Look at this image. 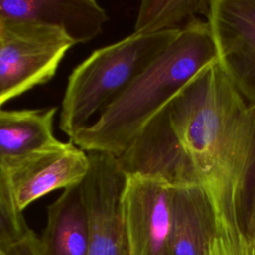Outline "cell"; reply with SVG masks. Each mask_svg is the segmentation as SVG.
I'll list each match as a JSON object with an SVG mask.
<instances>
[{
  "mask_svg": "<svg viewBox=\"0 0 255 255\" xmlns=\"http://www.w3.org/2000/svg\"><path fill=\"white\" fill-rule=\"evenodd\" d=\"M126 174L204 189L215 215L255 235V105L218 62L202 69L117 157Z\"/></svg>",
  "mask_w": 255,
  "mask_h": 255,
  "instance_id": "obj_1",
  "label": "cell"
},
{
  "mask_svg": "<svg viewBox=\"0 0 255 255\" xmlns=\"http://www.w3.org/2000/svg\"><path fill=\"white\" fill-rule=\"evenodd\" d=\"M217 62L209 24L189 23L128 88L70 141L120 156L147 122L202 69Z\"/></svg>",
  "mask_w": 255,
  "mask_h": 255,
  "instance_id": "obj_2",
  "label": "cell"
},
{
  "mask_svg": "<svg viewBox=\"0 0 255 255\" xmlns=\"http://www.w3.org/2000/svg\"><path fill=\"white\" fill-rule=\"evenodd\" d=\"M181 30L135 34L94 51L71 73L59 127L70 138L113 104Z\"/></svg>",
  "mask_w": 255,
  "mask_h": 255,
  "instance_id": "obj_3",
  "label": "cell"
},
{
  "mask_svg": "<svg viewBox=\"0 0 255 255\" xmlns=\"http://www.w3.org/2000/svg\"><path fill=\"white\" fill-rule=\"evenodd\" d=\"M74 45L55 27L0 21V107L48 83Z\"/></svg>",
  "mask_w": 255,
  "mask_h": 255,
  "instance_id": "obj_4",
  "label": "cell"
},
{
  "mask_svg": "<svg viewBox=\"0 0 255 255\" xmlns=\"http://www.w3.org/2000/svg\"><path fill=\"white\" fill-rule=\"evenodd\" d=\"M87 152L90 168L81 183L90 228L87 255H128L122 214L126 173L116 155Z\"/></svg>",
  "mask_w": 255,
  "mask_h": 255,
  "instance_id": "obj_5",
  "label": "cell"
},
{
  "mask_svg": "<svg viewBox=\"0 0 255 255\" xmlns=\"http://www.w3.org/2000/svg\"><path fill=\"white\" fill-rule=\"evenodd\" d=\"M172 186L146 174H126L122 214L128 255H168Z\"/></svg>",
  "mask_w": 255,
  "mask_h": 255,
  "instance_id": "obj_6",
  "label": "cell"
},
{
  "mask_svg": "<svg viewBox=\"0 0 255 255\" xmlns=\"http://www.w3.org/2000/svg\"><path fill=\"white\" fill-rule=\"evenodd\" d=\"M17 207L23 211L46 194L82 183L89 168L88 152L73 142L58 141L3 165Z\"/></svg>",
  "mask_w": 255,
  "mask_h": 255,
  "instance_id": "obj_7",
  "label": "cell"
},
{
  "mask_svg": "<svg viewBox=\"0 0 255 255\" xmlns=\"http://www.w3.org/2000/svg\"><path fill=\"white\" fill-rule=\"evenodd\" d=\"M207 22L217 62L249 105H255V0H210Z\"/></svg>",
  "mask_w": 255,
  "mask_h": 255,
  "instance_id": "obj_8",
  "label": "cell"
},
{
  "mask_svg": "<svg viewBox=\"0 0 255 255\" xmlns=\"http://www.w3.org/2000/svg\"><path fill=\"white\" fill-rule=\"evenodd\" d=\"M108 19L95 0H0V21L55 27L75 44L96 38Z\"/></svg>",
  "mask_w": 255,
  "mask_h": 255,
  "instance_id": "obj_9",
  "label": "cell"
},
{
  "mask_svg": "<svg viewBox=\"0 0 255 255\" xmlns=\"http://www.w3.org/2000/svg\"><path fill=\"white\" fill-rule=\"evenodd\" d=\"M215 230V211L204 189L172 186L168 255H208Z\"/></svg>",
  "mask_w": 255,
  "mask_h": 255,
  "instance_id": "obj_10",
  "label": "cell"
},
{
  "mask_svg": "<svg viewBox=\"0 0 255 255\" xmlns=\"http://www.w3.org/2000/svg\"><path fill=\"white\" fill-rule=\"evenodd\" d=\"M90 228L81 184L65 189L47 208L43 255H87Z\"/></svg>",
  "mask_w": 255,
  "mask_h": 255,
  "instance_id": "obj_11",
  "label": "cell"
},
{
  "mask_svg": "<svg viewBox=\"0 0 255 255\" xmlns=\"http://www.w3.org/2000/svg\"><path fill=\"white\" fill-rule=\"evenodd\" d=\"M57 108H0V165L57 143L53 123Z\"/></svg>",
  "mask_w": 255,
  "mask_h": 255,
  "instance_id": "obj_12",
  "label": "cell"
},
{
  "mask_svg": "<svg viewBox=\"0 0 255 255\" xmlns=\"http://www.w3.org/2000/svg\"><path fill=\"white\" fill-rule=\"evenodd\" d=\"M210 0H142L133 33L182 30L199 15L208 16Z\"/></svg>",
  "mask_w": 255,
  "mask_h": 255,
  "instance_id": "obj_13",
  "label": "cell"
},
{
  "mask_svg": "<svg viewBox=\"0 0 255 255\" xmlns=\"http://www.w3.org/2000/svg\"><path fill=\"white\" fill-rule=\"evenodd\" d=\"M208 255H252V240L238 219L216 217Z\"/></svg>",
  "mask_w": 255,
  "mask_h": 255,
  "instance_id": "obj_14",
  "label": "cell"
},
{
  "mask_svg": "<svg viewBox=\"0 0 255 255\" xmlns=\"http://www.w3.org/2000/svg\"><path fill=\"white\" fill-rule=\"evenodd\" d=\"M29 229L23 211L14 201L5 172L0 165V247L5 249L19 240Z\"/></svg>",
  "mask_w": 255,
  "mask_h": 255,
  "instance_id": "obj_15",
  "label": "cell"
},
{
  "mask_svg": "<svg viewBox=\"0 0 255 255\" xmlns=\"http://www.w3.org/2000/svg\"><path fill=\"white\" fill-rule=\"evenodd\" d=\"M5 255H43L40 247V238L29 229L19 240L4 249Z\"/></svg>",
  "mask_w": 255,
  "mask_h": 255,
  "instance_id": "obj_16",
  "label": "cell"
},
{
  "mask_svg": "<svg viewBox=\"0 0 255 255\" xmlns=\"http://www.w3.org/2000/svg\"><path fill=\"white\" fill-rule=\"evenodd\" d=\"M252 240V255H255V236L250 237Z\"/></svg>",
  "mask_w": 255,
  "mask_h": 255,
  "instance_id": "obj_17",
  "label": "cell"
},
{
  "mask_svg": "<svg viewBox=\"0 0 255 255\" xmlns=\"http://www.w3.org/2000/svg\"><path fill=\"white\" fill-rule=\"evenodd\" d=\"M0 255H5V253H4V249H2L1 247H0Z\"/></svg>",
  "mask_w": 255,
  "mask_h": 255,
  "instance_id": "obj_18",
  "label": "cell"
}]
</instances>
